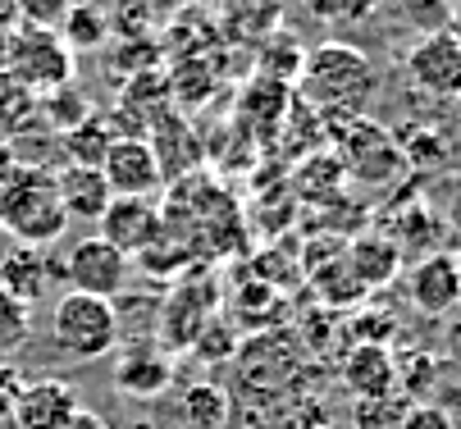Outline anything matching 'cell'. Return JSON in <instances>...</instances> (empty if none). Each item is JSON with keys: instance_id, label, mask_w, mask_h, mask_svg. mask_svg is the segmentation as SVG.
<instances>
[{"instance_id": "16", "label": "cell", "mask_w": 461, "mask_h": 429, "mask_svg": "<svg viewBox=\"0 0 461 429\" xmlns=\"http://www.w3.org/2000/svg\"><path fill=\"white\" fill-rule=\"evenodd\" d=\"M211 306H215V292L202 288V297H196V283L183 288L174 301H169V311L160 316V343L165 347H183V343H202L206 334V320H211Z\"/></svg>"}, {"instance_id": "6", "label": "cell", "mask_w": 461, "mask_h": 429, "mask_svg": "<svg viewBox=\"0 0 461 429\" xmlns=\"http://www.w3.org/2000/svg\"><path fill=\"white\" fill-rule=\"evenodd\" d=\"M101 178L110 197H156L165 188V169L142 133H119L101 160Z\"/></svg>"}, {"instance_id": "23", "label": "cell", "mask_w": 461, "mask_h": 429, "mask_svg": "<svg viewBox=\"0 0 461 429\" xmlns=\"http://www.w3.org/2000/svg\"><path fill=\"white\" fill-rule=\"evenodd\" d=\"M28 334H32V306H23L19 297H10L0 288V352L23 347Z\"/></svg>"}, {"instance_id": "31", "label": "cell", "mask_w": 461, "mask_h": 429, "mask_svg": "<svg viewBox=\"0 0 461 429\" xmlns=\"http://www.w3.org/2000/svg\"><path fill=\"white\" fill-rule=\"evenodd\" d=\"M19 160H14V151H10V142H0V183L10 178V169H14Z\"/></svg>"}, {"instance_id": "3", "label": "cell", "mask_w": 461, "mask_h": 429, "mask_svg": "<svg viewBox=\"0 0 461 429\" xmlns=\"http://www.w3.org/2000/svg\"><path fill=\"white\" fill-rule=\"evenodd\" d=\"M50 334H55L59 352H69L78 361L110 356L123 343V325H119L114 301L87 297V292H74V288L50 306Z\"/></svg>"}, {"instance_id": "26", "label": "cell", "mask_w": 461, "mask_h": 429, "mask_svg": "<svg viewBox=\"0 0 461 429\" xmlns=\"http://www.w3.org/2000/svg\"><path fill=\"white\" fill-rule=\"evenodd\" d=\"M19 5V23H37V28H55L64 14H69L74 0H14Z\"/></svg>"}, {"instance_id": "21", "label": "cell", "mask_w": 461, "mask_h": 429, "mask_svg": "<svg viewBox=\"0 0 461 429\" xmlns=\"http://www.w3.org/2000/svg\"><path fill=\"white\" fill-rule=\"evenodd\" d=\"M407 411H411V402L402 393L361 398V402H352V429H402Z\"/></svg>"}, {"instance_id": "29", "label": "cell", "mask_w": 461, "mask_h": 429, "mask_svg": "<svg viewBox=\"0 0 461 429\" xmlns=\"http://www.w3.org/2000/svg\"><path fill=\"white\" fill-rule=\"evenodd\" d=\"M59 429H110V420L101 416V411H87V407H78L69 420H64Z\"/></svg>"}, {"instance_id": "32", "label": "cell", "mask_w": 461, "mask_h": 429, "mask_svg": "<svg viewBox=\"0 0 461 429\" xmlns=\"http://www.w3.org/2000/svg\"><path fill=\"white\" fill-rule=\"evenodd\" d=\"M443 32H447V37L461 46V10H452V14H447V28H443Z\"/></svg>"}, {"instance_id": "28", "label": "cell", "mask_w": 461, "mask_h": 429, "mask_svg": "<svg viewBox=\"0 0 461 429\" xmlns=\"http://www.w3.org/2000/svg\"><path fill=\"white\" fill-rule=\"evenodd\" d=\"M19 389H23L19 371H14L10 361H0V420H10V411H14V398H19Z\"/></svg>"}, {"instance_id": "11", "label": "cell", "mask_w": 461, "mask_h": 429, "mask_svg": "<svg viewBox=\"0 0 461 429\" xmlns=\"http://www.w3.org/2000/svg\"><path fill=\"white\" fill-rule=\"evenodd\" d=\"M407 297L420 316H452L461 306V270L452 252H429L407 274Z\"/></svg>"}, {"instance_id": "4", "label": "cell", "mask_w": 461, "mask_h": 429, "mask_svg": "<svg viewBox=\"0 0 461 429\" xmlns=\"http://www.w3.org/2000/svg\"><path fill=\"white\" fill-rule=\"evenodd\" d=\"M5 69L28 83L37 96L69 87L78 74V55L64 46V37L55 28H37V23H14L5 37Z\"/></svg>"}, {"instance_id": "15", "label": "cell", "mask_w": 461, "mask_h": 429, "mask_svg": "<svg viewBox=\"0 0 461 429\" xmlns=\"http://www.w3.org/2000/svg\"><path fill=\"white\" fill-rule=\"evenodd\" d=\"M55 188H59V206H64V215H69V224H74V219L96 224V219L105 215V206H110V188H105L101 169H92V165L59 169V174H55Z\"/></svg>"}, {"instance_id": "20", "label": "cell", "mask_w": 461, "mask_h": 429, "mask_svg": "<svg viewBox=\"0 0 461 429\" xmlns=\"http://www.w3.org/2000/svg\"><path fill=\"white\" fill-rule=\"evenodd\" d=\"M55 32L64 37V46H69L74 55H92V50H101L105 46V37H110V23H105V14L96 10V5H69V14H64L59 23H55Z\"/></svg>"}, {"instance_id": "9", "label": "cell", "mask_w": 461, "mask_h": 429, "mask_svg": "<svg viewBox=\"0 0 461 429\" xmlns=\"http://www.w3.org/2000/svg\"><path fill=\"white\" fill-rule=\"evenodd\" d=\"M174 384V361L160 338H128L114 347V389L123 398H160Z\"/></svg>"}, {"instance_id": "27", "label": "cell", "mask_w": 461, "mask_h": 429, "mask_svg": "<svg viewBox=\"0 0 461 429\" xmlns=\"http://www.w3.org/2000/svg\"><path fill=\"white\" fill-rule=\"evenodd\" d=\"M402 429H456V425L447 420V411H443V407L411 402V411H407V425H402Z\"/></svg>"}, {"instance_id": "30", "label": "cell", "mask_w": 461, "mask_h": 429, "mask_svg": "<svg viewBox=\"0 0 461 429\" xmlns=\"http://www.w3.org/2000/svg\"><path fill=\"white\" fill-rule=\"evenodd\" d=\"M19 23V5H14V0H0V32H10Z\"/></svg>"}, {"instance_id": "19", "label": "cell", "mask_w": 461, "mask_h": 429, "mask_svg": "<svg viewBox=\"0 0 461 429\" xmlns=\"http://www.w3.org/2000/svg\"><path fill=\"white\" fill-rule=\"evenodd\" d=\"M114 138H119V133L110 129V119L87 114V119H78L74 129L59 133V147H64V156H69V165H92V169H101V160H105V151H110Z\"/></svg>"}, {"instance_id": "33", "label": "cell", "mask_w": 461, "mask_h": 429, "mask_svg": "<svg viewBox=\"0 0 461 429\" xmlns=\"http://www.w3.org/2000/svg\"><path fill=\"white\" fill-rule=\"evenodd\" d=\"M5 37H10V32H0V69H5Z\"/></svg>"}, {"instance_id": "2", "label": "cell", "mask_w": 461, "mask_h": 429, "mask_svg": "<svg viewBox=\"0 0 461 429\" xmlns=\"http://www.w3.org/2000/svg\"><path fill=\"white\" fill-rule=\"evenodd\" d=\"M69 228V215L59 206L55 174L41 165H14L0 183V233H10L23 247H55Z\"/></svg>"}, {"instance_id": "24", "label": "cell", "mask_w": 461, "mask_h": 429, "mask_svg": "<svg viewBox=\"0 0 461 429\" xmlns=\"http://www.w3.org/2000/svg\"><path fill=\"white\" fill-rule=\"evenodd\" d=\"M41 114L64 133V129H74L78 119H87L92 110H87V101L74 96V83H69V87H59V92H46V96H41Z\"/></svg>"}, {"instance_id": "10", "label": "cell", "mask_w": 461, "mask_h": 429, "mask_svg": "<svg viewBox=\"0 0 461 429\" xmlns=\"http://www.w3.org/2000/svg\"><path fill=\"white\" fill-rule=\"evenodd\" d=\"M407 78L416 92L438 101H461V46L434 28L407 50Z\"/></svg>"}, {"instance_id": "1", "label": "cell", "mask_w": 461, "mask_h": 429, "mask_svg": "<svg viewBox=\"0 0 461 429\" xmlns=\"http://www.w3.org/2000/svg\"><path fill=\"white\" fill-rule=\"evenodd\" d=\"M379 74L366 59V50L343 46V41H324L315 50L302 55V69H297V92L311 110L339 119V114H361L366 101L375 96Z\"/></svg>"}, {"instance_id": "25", "label": "cell", "mask_w": 461, "mask_h": 429, "mask_svg": "<svg viewBox=\"0 0 461 429\" xmlns=\"http://www.w3.org/2000/svg\"><path fill=\"white\" fill-rule=\"evenodd\" d=\"M302 5H306L320 23H352V19L370 14L375 0H302Z\"/></svg>"}, {"instance_id": "18", "label": "cell", "mask_w": 461, "mask_h": 429, "mask_svg": "<svg viewBox=\"0 0 461 429\" xmlns=\"http://www.w3.org/2000/svg\"><path fill=\"white\" fill-rule=\"evenodd\" d=\"M37 119H41V96L28 83H19L10 69H0V142L28 133Z\"/></svg>"}, {"instance_id": "8", "label": "cell", "mask_w": 461, "mask_h": 429, "mask_svg": "<svg viewBox=\"0 0 461 429\" xmlns=\"http://www.w3.org/2000/svg\"><path fill=\"white\" fill-rule=\"evenodd\" d=\"M96 228V237H105L123 256H142L165 237V210L156 206V197H110Z\"/></svg>"}, {"instance_id": "22", "label": "cell", "mask_w": 461, "mask_h": 429, "mask_svg": "<svg viewBox=\"0 0 461 429\" xmlns=\"http://www.w3.org/2000/svg\"><path fill=\"white\" fill-rule=\"evenodd\" d=\"M183 411H187V425L196 429H220L229 420V398L215 384H192L183 398Z\"/></svg>"}, {"instance_id": "5", "label": "cell", "mask_w": 461, "mask_h": 429, "mask_svg": "<svg viewBox=\"0 0 461 429\" xmlns=\"http://www.w3.org/2000/svg\"><path fill=\"white\" fill-rule=\"evenodd\" d=\"M343 124H348L343 138H339V165H343V174H352L361 183H388L393 174L407 165L402 151H398V138L384 133L379 124H370V119H361V114L343 119Z\"/></svg>"}, {"instance_id": "34", "label": "cell", "mask_w": 461, "mask_h": 429, "mask_svg": "<svg viewBox=\"0 0 461 429\" xmlns=\"http://www.w3.org/2000/svg\"><path fill=\"white\" fill-rule=\"evenodd\" d=\"M452 256H456V270H461V247H456V252H452Z\"/></svg>"}, {"instance_id": "13", "label": "cell", "mask_w": 461, "mask_h": 429, "mask_svg": "<svg viewBox=\"0 0 461 429\" xmlns=\"http://www.w3.org/2000/svg\"><path fill=\"white\" fill-rule=\"evenodd\" d=\"M343 384L352 389V398H388L398 393V356L384 343H357L343 361Z\"/></svg>"}, {"instance_id": "7", "label": "cell", "mask_w": 461, "mask_h": 429, "mask_svg": "<svg viewBox=\"0 0 461 429\" xmlns=\"http://www.w3.org/2000/svg\"><path fill=\"white\" fill-rule=\"evenodd\" d=\"M133 274V256H123L119 247H110L105 237H83L74 242L69 261H64V279H69L74 292H87V297H105L114 301Z\"/></svg>"}, {"instance_id": "14", "label": "cell", "mask_w": 461, "mask_h": 429, "mask_svg": "<svg viewBox=\"0 0 461 429\" xmlns=\"http://www.w3.org/2000/svg\"><path fill=\"white\" fill-rule=\"evenodd\" d=\"M343 265H348V274L361 288H384V283L398 279V270H402V247L388 233H361V237L348 242Z\"/></svg>"}, {"instance_id": "12", "label": "cell", "mask_w": 461, "mask_h": 429, "mask_svg": "<svg viewBox=\"0 0 461 429\" xmlns=\"http://www.w3.org/2000/svg\"><path fill=\"white\" fill-rule=\"evenodd\" d=\"M74 411H78V393H74V384L46 375V380H32V384L19 389L10 420H14V429H59Z\"/></svg>"}, {"instance_id": "17", "label": "cell", "mask_w": 461, "mask_h": 429, "mask_svg": "<svg viewBox=\"0 0 461 429\" xmlns=\"http://www.w3.org/2000/svg\"><path fill=\"white\" fill-rule=\"evenodd\" d=\"M46 283H50V261H46V252L14 242L10 256L0 261V288H5L10 297H19L23 306H32V301H41Z\"/></svg>"}]
</instances>
